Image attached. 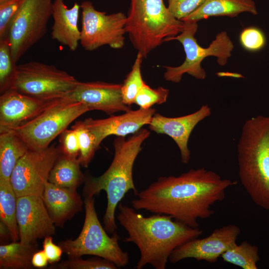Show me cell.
Returning <instances> with one entry per match:
<instances>
[{"instance_id":"obj_23","label":"cell","mask_w":269,"mask_h":269,"mask_svg":"<svg viewBox=\"0 0 269 269\" xmlns=\"http://www.w3.org/2000/svg\"><path fill=\"white\" fill-rule=\"evenodd\" d=\"M80 166L78 158L60 153L50 172L48 181L58 186L77 189L85 179Z\"/></svg>"},{"instance_id":"obj_8","label":"cell","mask_w":269,"mask_h":269,"mask_svg":"<svg viewBox=\"0 0 269 269\" xmlns=\"http://www.w3.org/2000/svg\"><path fill=\"white\" fill-rule=\"evenodd\" d=\"M89 111L84 104L67 96L34 119L10 131L25 143L28 149H44L74 120Z\"/></svg>"},{"instance_id":"obj_28","label":"cell","mask_w":269,"mask_h":269,"mask_svg":"<svg viewBox=\"0 0 269 269\" xmlns=\"http://www.w3.org/2000/svg\"><path fill=\"white\" fill-rule=\"evenodd\" d=\"M16 65L6 37L0 39V94L12 88Z\"/></svg>"},{"instance_id":"obj_17","label":"cell","mask_w":269,"mask_h":269,"mask_svg":"<svg viewBox=\"0 0 269 269\" xmlns=\"http://www.w3.org/2000/svg\"><path fill=\"white\" fill-rule=\"evenodd\" d=\"M211 114V108L207 104L193 113L179 117L168 118L155 113L148 125L149 128L157 134L171 137L179 149L182 163L187 164L191 158L188 147L189 136L196 126Z\"/></svg>"},{"instance_id":"obj_18","label":"cell","mask_w":269,"mask_h":269,"mask_svg":"<svg viewBox=\"0 0 269 269\" xmlns=\"http://www.w3.org/2000/svg\"><path fill=\"white\" fill-rule=\"evenodd\" d=\"M156 110L150 108L125 112L119 116L112 115L103 119L88 118L83 121L85 126L94 135L99 149L103 140L109 135L117 136L134 134L145 125H149Z\"/></svg>"},{"instance_id":"obj_26","label":"cell","mask_w":269,"mask_h":269,"mask_svg":"<svg viewBox=\"0 0 269 269\" xmlns=\"http://www.w3.org/2000/svg\"><path fill=\"white\" fill-rule=\"evenodd\" d=\"M221 257L223 261L243 269H257V262L260 260L259 248L247 241L240 245H233Z\"/></svg>"},{"instance_id":"obj_22","label":"cell","mask_w":269,"mask_h":269,"mask_svg":"<svg viewBox=\"0 0 269 269\" xmlns=\"http://www.w3.org/2000/svg\"><path fill=\"white\" fill-rule=\"evenodd\" d=\"M28 150L12 131L0 133V180H10L18 161Z\"/></svg>"},{"instance_id":"obj_16","label":"cell","mask_w":269,"mask_h":269,"mask_svg":"<svg viewBox=\"0 0 269 269\" xmlns=\"http://www.w3.org/2000/svg\"><path fill=\"white\" fill-rule=\"evenodd\" d=\"M122 84L103 81L79 82L67 96L86 105L90 109L100 110L108 115L131 110L123 100Z\"/></svg>"},{"instance_id":"obj_31","label":"cell","mask_w":269,"mask_h":269,"mask_svg":"<svg viewBox=\"0 0 269 269\" xmlns=\"http://www.w3.org/2000/svg\"><path fill=\"white\" fill-rule=\"evenodd\" d=\"M169 90L162 87L152 89L145 82L137 94L134 103L139 108L147 109L154 104H162L166 102Z\"/></svg>"},{"instance_id":"obj_3","label":"cell","mask_w":269,"mask_h":269,"mask_svg":"<svg viewBox=\"0 0 269 269\" xmlns=\"http://www.w3.org/2000/svg\"><path fill=\"white\" fill-rule=\"evenodd\" d=\"M150 134L145 129H141L128 138L118 136L113 142L114 156L108 169L98 177H85L83 196L94 197L101 191L107 194V206L103 218L104 228L109 234L118 228L116 222V210L130 190L136 196L137 191L133 178L135 160L141 151L142 142Z\"/></svg>"},{"instance_id":"obj_25","label":"cell","mask_w":269,"mask_h":269,"mask_svg":"<svg viewBox=\"0 0 269 269\" xmlns=\"http://www.w3.org/2000/svg\"><path fill=\"white\" fill-rule=\"evenodd\" d=\"M17 196L10 180H0V219L8 227L12 242L19 241L16 220Z\"/></svg>"},{"instance_id":"obj_11","label":"cell","mask_w":269,"mask_h":269,"mask_svg":"<svg viewBox=\"0 0 269 269\" xmlns=\"http://www.w3.org/2000/svg\"><path fill=\"white\" fill-rule=\"evenodd\" d=\"M82 10L80 44L87 51L104 45L121 49L125 45L127 16L122 12L108 14L97 10L88 0L80 4Z\"/></svg>"},{"instance_id":"obj_32","label":"cell","mask_w":269,"mask_h":269,"mask_svg":"<svg viewBox=\"0 0 269 269\" xmlns=\"http://www.w3.org/2000/svg\"><path fill=\"white\" fill-rule=\"evenodd\" d=\"M25 0H0V39L7 37L14 15Z\"/></svg>"},{"instance_id":"obj_29","label":"cell","mask_w":269,"mask_h":269,"mask_svg":"<svg viewBox=\"0 0 269 269\" xmlns=\"http://www.w3.org/2000/svg\"><path fill=\"white\" fill-rule=\"evenodd\" d=\"M78 137L80 152L78 160L81 165L87 167L98 149L95 138L83 121H78L72 126Z\"/></svg>"},{"instance_id":"obj_24","label":"cell","mask_w":269,"mask_h":269,"mask_svg":"<svg viewBox=\"0 0 269 269\" xmlns=\"http://www.w3.org/2000/svg\"><path fill=\"white\" fill-rule=\"evenodd\" d=\"M37 251L36 243L24 244L19 241L1 245L0 269H32V258Z\"/></svg>"},{"instance_id":"obj_35","label":"cell","mask_w":269,"mask_h":269,"mask_svg":"<svg viewBox=\"0 0 269 269\" xmlns=\"http://www.w3.org/2000/svg\"><path fill=\"white\" fill-rule=\"evenodd\" d=\"M167 8L176 19L182 20L195 11L205 0H167Z\"/></svg>"},{"instance_id":"obj_1","label":"cell","mask_w":269,"mask_h":269,"mask_svg":"<svg viewBox=\"0 0 269 269\" xmlns=\"http://www.w3.org/2000/svg\"><path fill=\"white\" fill-rule=\"evenodd\" d=\"M237 184L204 167L191 169L178 176L158 178L138 192L131 203L135 210L167 215L199 228L198 219L211 216L214 213L212 206L222 201L226 190Z\"/></svg>"},{"instance_id":"obj_19","label":"cell","mask_w":269,"mask_h":269,"mask_svg":"<svg viewBox=\"0 0 269 269\" xmlns=\"http://www.w3.org/2000/svg\"><path fill=\"white\" fill-rule=\"evenodd\" d=\"M41 198L55 225L61 228L81 211L84 204L77 189L58 186L48 181Z\"/></svg>"},{"instance_id":"obj_13","label":"cell","mask_w":269,"mask_h":269,"mask_svg":"<svg viewBox=\"0 0 269 269\" xmlns=\"http://www.w3.org/2000/svg\"><path fill=\"white\" fill-rule=\"evenodd\" d=\"M65 96L39 98L10 89L0 96V133L9 132L34 119L61 102Z\"/></svg>"},{"instance_id":"obj_33","label":"cell","mask_w":269,"mask_h":269,"mask_svg":"<svg viewBox=\"0 0 269 269\" xmlns=\"http://www.w3.org/2000/svg\"><path fill=\"white\" fill-rule=\"evenodd\" d=\"M242 46L247 50L256 51L262 49L266 42L263 32L256 27H249L243 29L240 35Z\"/></svg>"},{"instance_id":"obj_5","label":"cell","mask_w":269,"mask_h":269,"mask_svg":"<svg viewBox=\"0 0 269 269\" xmlns=\"http://www.w3.org/2000/svg\"><path fill=\"white\" fill-rule=\"evenodd\" d=\"M163 0H130L125 28L134 47L144 58L153 49L183 30Z\"/></svg>"},{"instance_id":"obj_7","label":"cell","mask_w":269,"mask_h":269,"mask_svg":"<svg viewBox=\"0 0 269 269\" xmlns=\"http://www.w3.org/2000/svg\"><path fill=\"white\" fill-rule=\"evenodd\" d=\"M184 27L177 35L168 38L165 42L173 40L179 41L182 45L185 53L183 63L178 66H163L165 69L164 78L167 81L179 82L182 76L187 73L194 78L203 80L206 73L201 66L203 60L208 56H215L220 66L225 65L231 56L234 44L226 31L218 33L209 46H200L195 37L198 25L196 21H183Z\"/></svg>"},{"instance_id":"obj_39","label":"cell","mask_w":269,"mask_h":269,"mask_svg":"<svg viewBox=\"0 0 269 269\" xmlns=\"http://www.w3.org/2000/svg\"><path fill=\"white\" fill-rule=\"evenodd\" d=\"M217 74H218V76H229L235 77H236V78H238V77L239 78H242V77H243L242 75L239 74L228 73V72H226V73L219 72V73H218Z\"/></svg>"},{"instance_id":"obj_2","label":"cell","mask_w":269,"mask_h":269,"mask_svg":"<svg viewBox=\"0 0 269 269\" xmlns=\"http://www.w3.org/2000/svg\"><path fill=\"white\" fill-rule=\"evenodd\" d=\"M117 207V218L128 235L123 242L134 244L140 252L137 269L148 264L156 269H165L174 249L203 233L199 228L189 227L167 215L144 217L121 202Z\"/></svg>"},{"instance_id":"obj_30","label":"cell","mask_w":269,"mask_h":269,"mask_svg":"<svg viewBox=\"0 0 269 269\" xmlns=\"http://www.w3.org/2000/svg\"><path fill=\"white\" fill-rule=\"evenodd\" d=\"M83 259L81 257L69 258L59 264L52 265L50 269H116L118 268L113 263L104 259Z\"/></svg>"},{"instance_id":"obj_34","label":"cell","mask_w":269,"mask_h":269,"mask_svg":"<svg viewBox=\"0 0 269 269\" xmlns=\"http://www.w3.org/2000/svg\"><path fill=\"white\" fill-rule=\"evenodd\" d=\"M58 149L61 154L78 158L80 152L78 137L73 129H66L59 135Z\"/></svg>"},{"instance_id":"obj_20","label":"cell","mask_w":269,"mask_h":269,"mask_svg":"<svg viewBox=\"0 0 269 269\" xmlns=\"http://www.w3.org/2000/svg\"><path fill=\"white\" fill-rule=\"evenodd\" d=\"M80 9V4L76 2L68 8L64 0L53 1L52 39L72 51L77 49L81 40V30L78 24Z\"/></svg>"},{"instance_id":"obj_14","label":"cell","mask_w":269,"mask_h":269,"mask_svg":"<svg viewBox=\"0 0 269 269\" xmlns=\"http://www.w3.org/2000/svg\"><path fill=\"white\" fill-rule=\"evenodd\" d=\"M241 230L237 225L230 224L214 230L208 236L190 240L174 249L169 261L176 264L186 259L215 263L227 250L236 244Z\"/></svg>"},{"instance_id":"obj_6","label":"cell","mask_w":269,"mask_h":269,"mask_svg":"<svg viewBox=\"0 0 269 269\" xmlns=\"http://www.w3.org/2000/svg\"><path fill=\"white\" fill-rule=\"evenodd\" d=\"M85 219L82 230L75 239H66L58 245L69 258L93 255L115 264L118 268L129 262V254L119 244L120 237L115 231L110 237L98 218L94 197H84Z\"/></svg>"},{"instance_id":"obj_12","label":"cell","mask_w":269,"mask_h":269,"mask_svg":"<svg viewBox=\"0 0 269 269\" xmlns=\"http://www.w3.org/2000/svg\"><path fill=\"white\" fill-rule=\"evenodd\" d=\"M59 154L55 144L42 150H27L18 161L10 178L17 197H41L50 172Z\"/></svg>"},{"instance_id":"obj_27","label":"cell","mask_w":269,"mask_h":269,"mask_svg":"<svg viewBox=\"0 0 269 269\" xmlns=\"http://www.w3.org/2000/svg\"><path fill=\"white\" fill-rule=\"evenodd\" d=\"M143 58L142 55L137 52L132 69L122 84L123 100L129 106L134 103L137 94L145 83L141 73V65Z\"/></svg>"},{"instance_id":"obj_10","label":"cell","mask_w":269,"mask_h":269,"mask_svg":"<svg viewBox=\"0 0 269 269\" xmlns=\"http://www.w3.org/2000/svg\"><path fill=\"white\" fill-rule=\"evenodd\" d=\"M79 82L54 65L32 61L16 65L12 88L28 96L47 98L65 96Z\"/></svg>"},{"instance_id":"obj_9","label":"cell","mask_w":269,"mask_h":269,"mask_svg":"<svg viewBox=\"0 0 269 269\" xmlns=\"http://www.w3.org/2000/svg\"><path fill=\"white\" fill-rule=\"evenodd\" d=\"M53 3V0H25L14 15L7 38L15 63L46 33Z\"/></svg>"},{"instance_id":"obj_21","label":"cell","mask_w":269,"mask_h":269,"mask_svg":"<svg viewBox=\"0 0 269 269\" xmlns=\"http://www.w3.org/2000/svg\"><path fill=\"white\" fill-rule=\"evenodd\" d=\"M243 12L257 14L253 0H205L199 7L181 21L198 22L214 16L234 17Z\"/></svg>"},{"instance_id":"obj_38","label":"cell","mask_w":269,"mask_h":269,"mask_svg":"<svg viewBox=\"0 0 269 269\" xmlns=\"http://www.w3.org/2000/svg\"><path fill=\"white\" fill-rule=\"evenodd\" d=\"M0 237L1 245L4 244V242H6L9 239L11 240L9 230L7 226L1 221L0 222Z\"/></svg>"},{"instance_id":"obj_15","label":"cell","mask_w":269,"mask_h":269,"mask_svg":"<svg viewBox=\"0 0 269 269\" xmlns=\"http://www.w3.org/2000/svg\"><path fill=\"white\" fill-rule=\"evenodd\" d=\"M16 203V220L20 242L34 244L38 239L55 234V225L41 196L17 197Z\"/></svg>"},{"instance_id":"obj_36","label":"cell","mask_w":269,"mask_h":269,"mask_svg":"<svg viewBox=\"0 0 269 269\" xmlns=\"http://www.w3.org/2000/svg\"><path fill=\"white\" fill-rule=\"evenodd\" d=\"M43 250L47 257L49 263L52 265L55 264L60 261L63 253L61 247L53 243L51 236H48L44 238Z\"/></svg>"},{"instance_id":"obj_4","label":"cell","mask_w":269,"mask_h":269,"mask_svg":"<svg viewBox=\"0 0 269 269\" xmlns=\"http://www.w3.org/2000/svg\"><path fill=\"white\" fill-rule=\"evenodd\" d=\"M238 174L252 201L269 210V116L244 124L237 144Z\"/></svg>"},{"instance_id":"obj_37","label":"cell","mask_w":269,"mask_h":269,"mask_svg":"<svg viewBox=\"0 0 269 269\" xmlns=\"http://www.w3.org/2000/svg\"><path fill=\"white\" fill-rule=\"evenodd\" d=\"M49 263L47 257L43 251H37L33 255L32 264L33 267L43 268L46 267Z\"/></svg>"}]
</instances>
